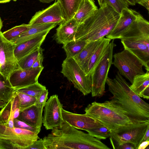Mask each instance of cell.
<instances>
[{
	"label": "cell",
	"mask_w": 149,
	"mask_h": 149,
	"mask_svg": "<svg viewBox=\"0 0 149 149\" xmlns=\"http://www.w3.org/2000/svg\"><path fill=\"white\" fill-rule=\"evenodd\" d=\"M3 26V22L0 17V31H1V29Z\"/></svg>",
	"instance_id": "50"
},
{
	"label": "cell",
	"mask_w": 149,
	"mask_h": 149,
	"mask_svg": "<svg viewBox=\"0 0 149 149\" xmlns=\"http://www.w3.org/2000/svg\"><path fill=\"white\" fill-rule=\"evenodd\" d=\"M88 42L82 40H73L63 44L62 48L68 58H73L86 46Z\"/></svg>",
	"instance_id": "26"
},
{
	"label": "cell",
	"mask_w": 149,
	"mask_h": 149,
	"mask_svg": "<svg viewBox=\"0 0 149 149\" xmlns=\"http://www.w3.org/2000/svg\"><path fill=\"white\" fill-rule=\"evenodd\" d=\"M102 39L88 42L84 48L73 58L86 74L89 61Z\"/></svg>",
	"instance_id": "22"
},
{
	"label": "cell",
	"mask_w": 149,
	"mask_h": 149,
	"mask_svg": "<svg viewBox=\"0 0 149 149\" xmlns=\"http://www.w3.org/2000/svg\"><path fill=\"white\" fill-rule=\"evenodd\" d=\"M61 72L84 95L91 93V74L86 75L73 58L66 57L63 61Z\"/></svg>",
	"instance_id": "9"
},
{
	"label": "cell",
	"mask_w": 149,
	"mask_h": 149,
	"mask_svg": "<svg viewBox=\"0 0 149 149\" xmlns=\"http://www.w3.org/2000/svg\"><path fill=\"white\" fill-rule=\"evenodd\" d=\"M19 101L20 111L35 104L37 99L35 97L15 91Z\"/></svg>",
	"instance_id": "31"
},
{
	"label": "cell",
	"mask_w": 149,
	"mask_h": 149,
	"mask_svg": "<svg viewBox=\"0 0 149 149\" xmlns=\"http://www.w3.org/2000/svg\"><path fill=\"white\" fill-rule=\"evenodd\" d=\"M124 49L136 56L149 71V23L139 13L136 20L119 38Z\"/></svg>",
	"instance_id": "4"
},
{
	"label": "cell",
	"mask_w": 149,
	"mask_h": 149,
	"mask_svg": "<svg viewBox=\"0 0 149 149\" xmlns=\"http://www.w3.org/2000/svg\"><path fill=\"white\" fill-rule=\"evenodd\" d=\"M43 58V55L42 53L40 54L37 59L33 63L31 67L33 68H36L43 67L42 63Z\"/></svg>",
	"instance_id": "40"
},
{
	"label": "cell",
	"mask_w": 149,
	"mask_h": 149,
	"mask_svg": "<svg viewBox=\"0 0 149 149\" xmlns=\"http://www.w3.org/2000/svg\"><path fill=\"white\" fill-rule=\"evenodd\" d=\"M40 2L44 3H50L55 0H39Z\"/></svg>",
	"instance_id": "47"
},
{
	"label": "cell",
	"mask_w": 149,
	"mask_h": 149,
	"mask_svg": "<svg viewBox=\"0 0 149 149\" xmlns=\"http://www.w3.org/2000/svg\"><path fill=\"white\" fill-rule=\"evenodd\" d=\"M15 91L8 81L0 74V100L7 102L13 97Z\"/></svg>",
	"instance_id": "28"
},
{
	"label": "cell",
	"mask_w": 149,
	"mask_h": 149,
	"mask_svg": "<svg viewBox=\"0 0 149 149\" xmlns=\"http://www.w3.org/2000/svg\"><path fill=\"white\" fill-rule=\"evenodd\" d=\"M84 111L85 114L95 118L111 131L136 123L127 112L111 100L102 103L94 102L88 104Z\"/></svg>",
	"instance_id": "5"
},
{
	"label": "cell",
	"mask_w": 149,
	"mask_h": 149,
	"mask_svg": "<svg viewBox=\"0 0 149 149\" xmlns=\"http://www.w3.org/2000/svg\"><path fill=\"white\" fill-rule=\"evenodd\" d=\"M57 25L58 24L56 23L31 25L30 27L26 31L10 41L17 46L36 37L42 31L47 30H51Z\"/></svg>",
	"instance_id": "20"
},
{
	"label": "cell",
	"mask_w": 149,
	"mask_h": 149,
	"mask_svg": "<svg viewBox=\"0 0 149 149\" xmlns=\"http://www.w3.org/2000/svg\"><path fill=\"white\" fill-rule=\"evenodd\" d=\"M111 40L104 37L101 41L92 55L88 62L86 75L91 74L95 67L103 55Z\"/></svg>",
	"instance_id": "23"
},
{
	"label": "cell",
	"mask_w": 149,
	"mask_h": 149,
	"mask_svg": "<svg viewBox=\"0 0 149 149\" xmlns=\"http://www.w3.org/2000/svg\"><path fill=\"white\" fill-rule=\"evenodd\" d=\"M14 127L29 130L38 134L41 130L31 126L25 122L17 119H14Z\"/></svg>",
	"instance_id": "35"
},
{
	"label": "cell",
	"mask_w": 149,
	"mask_h": 149,
	"mask_svg": "<svg viewBox=\"0 0 149 149\" xmlns=\"http://www.w3.org/2000/svg\"><path fill=\"white\" fill-rule=\"evenodd\" d=\"M115 77H108L106 83L112 93V102L117 104L129 114L136 123L149 121V104L135 94L130 85L118 71Z\"/></svg>",
	"instance_id": "1"
},
{
	"label": "cell",
	"mask_w": 149,
	"mask_h": 149,
	"mask_svg": "<svg viewBox=\"0 0 149 149\" xmlns=\"http://www.w3.org/2000/svg\"><path fill=\"white\" fill-rule=\"evenodd\" d=\"M12 100V97L0 111V122L2 123H7L11 116Z\"/></svg>",
	"instance_id": "34"
},
{
	"label": "cell",
	"mask_w": 149,
	"mask_h": 149,
	"mask_svg": "<svg viewBox=\"0 0 149 149\" xmlns=\"http://www.w3.org/2000/svg\"><path fill=\"white\" fill-rule=\"evenodd\" d=\"M120 15L110 6L103 3L102 6L79 24L74 40L89 42L102 39L113 29Z\"/></svg>",
	"instance_id": "3"
},
{
	"label": "cell",
	"mask_w": 149,
	"mask_h": 149,
	"mask_svg": "<svg viewBox=\"0 0 149 149\" xmlns=\"http://www.w3.org/2000/svg\"><path fill=\"white\" fill-rule=\"evenodd\" d=\"M149 144V140L142 142L139 146L137 149H145L148 146Z\"/></svg>",
	"instance_id": "42"
},
{
	"label": "cell",
	"mask_w": 149,
	"mask_h": 149,
	"mask_svg": "<svg viewBox=\"0 0 149 149\" xmlns=\"http://www.w3.org/2000/svg\"><path fill=\"white\" fill-rule=\"evenodd\" d=\"M38 134L25 129L10 128L0 122V139L10 141L21 149H26L39 139Z\"/></svg>",
	"instance_id": "11"
},
{
	"label": "cell",
	"mask_w": 149,
	"mask_h": 149,
	"mask_svg": "<svg viewBox=\"0 0 149 149\" xmlns=\"http://www.w3.org/2000/svg\"><path fill=\"white\" fill-rule=\"evenodd\" d=\"M16 46L15 45L6 39L0 31V74L8 81L11 73L21 68L15 56Z\"/></svg>",
	"instance_id": "10"
},
{
	"label": "cell",
	"mask_w": 149,
	"mask_h": 149,
	"mask_svg": "<svg viewBox=\"0 0 149 149\" xmlns=\"http://www.w3.org/2000/svg\"><path fill=\"white\" fill-rule=\"evenodd\" d=\"M50 30L49 29L42 31L36 37L16 46L14 50V54L17 61L36 48L40 47L47 35Z\"/></svg>",
	"instance_id": "18"
},
{
	"label": "cell",
	"mask_w": 149,
	"mask_h": 149,
	"mask_svg": "<svg viewBox=\"0 0 149 149\" xmlns=\"http://www.w3.org/2000/svg\"><path fill=\"white\" fill-rule=\"evenodd\" d=\"M30 26L29 24H23L4 32L2 33L3 35L6 39L11 41L26 31Z\"/></svg>",
	"instance_id": "30"
},
{
	"label": "cell",
	"mask_w": 149,
	"mask_h": 149,
	"mask_svg": "<svg viewBox=\"0 0 149 149\" xmlns=\"http://www.w3.org/2000/svg\"><path fill=\"white\" fill-rule=\"evenodd\" d=\"M21 149L20 148L11 141L0 139V149Z\"/></svg>",
	"instance_id": "36"
},
{
	"label": "cell",
	"mask_w": 149,
	"mask_h": 149,
	"mask_svg": "<svg viewBox=\"0 0 149 149\" xmlns=\"http://www.w3.org/2000/svg\"><path fill=\"white\" fill-rule=\"evenodd\" d=\"M62 114L64 121L74 128L86 131L103 125L93 118L86 114L73 113L62 109Z\"/></svg>",
	"instance_id": "15"
},
{
	"label": "cell",
	"mask_w": 149,
	"mask_h": 149,
	"mask_svg": "<svg viewBox=\"0 0 149 149\" xmlns=\"http://www.w3.org/2000/svg\"><path fill=\"white\" fill-rule=\"evenodd\" d=\"M43 139L46 149H110L99 139L63 121Z\"/></svg>",
	"instance_id": "2"
},
{
	"label": "cell",
	"mask_w": 149,
	"mask_h": 149,
	"mask_svg": "<svg viewBox=\"0 0 149 149\" xmlns=\"http://www.w3.org/2000/svg\"><path fill=\"white\" fill-rule=\"evenodd\" d=\"M131 90L140 97L149 99V71L136 76L132 85Z\"/></svg>",
	"instance_id": "21"
},
{
	"label": "cell",
	"mask_w": 149,
	"mask_h": 149,
	"mask_svg": "<svg viewBox=\"0 0 149 149\" xmlns=\"http://www.w3.org/2000/svg\"><path fill=\"white\" fill-rule=\"evenodd\" d=\"M46 89L45 86L42 85L38 82L15 91L24 93L34 97L37 99L41 93Z\"/></svg>",
	"instance_id": "29"
},
{
	"label": "cell",
	"mask_w": 149,
	"mask_h": 149,
	"mask_svg": "<svg viewBox=\"0 0 149 149\" xmlns=\"http://www.w3.org/2000/svg\"><path fill=\"white\" fill-rule=\"evenodd\" d=\"M28 149H46L43 139H41L35 141L31 145L26 148Z\"/></svg>",
	"instance_id": "38"
},
{
	"label": "cell",
	"mask_w": 149,
	"mask_h": 149,
	"mask_svg": "<svg viewBox=\"0 0 149 149\" xmlns=\"http://www.w3.org/2000/svg\"><path fill=\"white\" fill-rule=\"evenodd\" d=\"M103 3L113 9L115 11L120 14L122 10L128 8L129 5L125 0H103Z\"/></svg>",
	"instance_id": "33"
},
{
	"label": "cell",
	"mask_w": 149,
	"mask_h": 149,
	"mask_svg": "<svg viewBox=\"0 0 149 149\" xmlns=\"http://www.w3.org/2000/svg\"><path fill=\"white\" fill-rule=\"evenodd\" d=\"M113 40L109 43L103 55L91 74L92 82L91 93L93 97L102 96L105 92L106 81L113 62V49L116 46Z\"/></svg>",
	"instance_id": "6"
},
{
	"label": "cell",
	"mask_w": 149,
	"mask_h": 149,
	"mask_svg": "<svg viewBox=\"0 0 149 149\" xmlns=\"http://www.w3.org/2000/svg\"><path fill=\"white\" fill-rule=\"evenodd\" d=\"M98 4H99V5L100 6V7L102 6L103 4V0H97Z\"/></svg>",
	"instance_id": "49"
},
{
	"label": "cell",
	"mask_w": 149,
	"mask_h": 149,
	"mask_svg": "<svg viewBox=\"0 0 149 149\" xmlns=\"http://www.w3.org/2000/svg\"><path fill=\"white\" fill-rule=\"evenodd\" d=\"M83 0H57L66 21L73 18Z\"/></svg>",
	"instance_id": "25"
},
{
	"label": "cell",
	"mask_w": 149,
	"mask_h": 149,
	"mask_svg": "<svg viewBox=\"0 0 149 149\" xmlns=\"http://www.w3.org/2000/svg\"><path fill=\"white\" fill-rule=\"evenodd\" d=\"M116 149H136L134 145L130 143H125L118 145Z\"/></svg>",
	"instance_id": "39"
},
{
	"label": "cell",
	"mask_w": 149,
	"mask_h": 149,
	"mask_svg": "<svg viewBox=\"0 0 149 149\" xmlns=\"http://www.w3.org/2000/svg\"><path fill=\"white\" fill-rule=\"evenodd\" d=\"M128 3L129 5L134 6L136 3L135 0H125Z\"/></svg>",
	"instance_id": "45"
},
{
	"label": "cell",
	"mask_w": 149,
	"mask_h": 149,
	"mask_svg": "<svg viewBox=\"0 0 149 149\" xmlns=\"http://www.w3.org/2000/svg\"><path fill=\"white\" fill-rule=\"evenodd\" d=\"M139 13L126 8L122 10L115 26L106 37L111 40L119 39L137 18Z\"/></svg>",
	"instance_id": "16"
},
{
	"label": "cell",
	"mask_w": 149,
	"mask_h": 149,
	"mask_svg": "<svg viewBox=\"0 0 149 149\" xmlns=\"http://www.w3.org/2000/svg\"><path fill=\"white\" fill-rule=\"evenodd\" d=\"M149 129V121L144 123H136L125 126L111 131L109 137L113 149L119 145L130 143L137 149L147 130Z\"/></svg>",
	"instance_id": "7"
},
{
	"label": "cell",
	"mask_w": 149,
	"mask_h": 149,
	"mask_svg": "<svg viewBox=\"0 0 149 149\" xmlns=\"http://www.w3.org/2000/svg\"><path fill=\"white\" fill-rule=\"evenodd\" d=\"M43 50L41 47H38L18 61L20 68L23 69L31 68L40 54L43 53Z\"/></svg>",
	"instance_id": "27"
},
{
	"label": "cell",
	"mask_w": 149,
	"mask_h": 149,
	"mask_svg": "<svg viewBox=\"0 0 149 149\" xmlns=\"http://www.w3.org/2000/svg\"><path fill=\"white\" fill-rule=\"evenodd\" d=\"M65 21L61 7L57 1L45 9L36 12L28 24L56 23L59 25Z\"/></svg>",
	"instance_id": "14"
},
{
	"label": "cell",
	"mask_w": 149,
	"mask_h": 149,
	"mask_svg": "<svg viewBox=\"0 0 149 149\" xmlns=\"http://www.w3.org/2000/svg\"><path fill=\"white\" fill-rule=\"evenodd\" d=\"M113 64L118 70L120 74L128 80L131 84L136 76L144 74L143 62L129 50L124 49L113 56Z\"/></svg>",
	"instance_id": "8"
},
{
	"label": "cell",
	"mask_w": 149,
	"mask_h": 149,
	"mask_svg": "<svg viewBox=\"0 0 149 149\" xmlns=\"http://www.w3.org/2000/svg\"><path fill=\"white\" fill-rule=\"evenodd\" d=\"M44 67L23 69H17L10 74L8 81L15 90L21 88L38 82V79Z\"/></svg>",
	"instance_id": "13"
},
{
	"label": "cell",
	"mask_w": 149,
	"mask_h": 149,
	"mask_svg": "<svg viewBox=\"0 0 149 149\" xmlns=\"http://www.w3.org/2000/svg\"><path fill=\"white\" fill-rule=\"evenodd\" d=\"M147 140H149V129L146 132L143 139L142 142Z\"/></svg>",
	"instance_id": "44"
},
{
	"label": "cell",
	"mask_w": 149,
	"mask_h": 149,
	"mask_svg": "<svg viewBox=\"0 0 149 149\" xmlns=\"http://www.w3.org/2000/svg\"><path fill=\"white\" fill-rule=\"evenodd\" d=\"M136 3H138L145 7L149 11V0H135Z\"/></svg>",
	"instance_id": "41"
},
{
	"label": "cell",
	"mask_w": 149,
	"mask_h": 149,
	"mask_svg": "<svg viewBox=\"0 0 149 149\" xmlns=\"http://www.w3.org/2000/svg\"><path fill=\"white\" fill-rule=\"evenodd\" d=\"M87 132L99 139H105L109 137L111 133V130L104 125L91 129Z\"/></svg>",
	"instance_id": "32"
},
{
	"label": "cell",
	"mask_w": 149,
	"mask_h": 149,
	"mask_svg": "<svg viewBox=\"0 0 149 149\" xmlns=\"http://www.w3.org/2000/svg\"><path fill=\"white\" fill-rule=\"evenodd\" d=\"M79 24L73 18L61 23L56 29L54 39L57 43L62 44L74 40Z\"/></svg>",
	"instance_id": "17"
},
{
	"label": "cell",
	"mask_w": 149,
	"mask_h": 149,
	"mask_svg": "<svg viewBox=\"0 0 149 149\" xmlns=\"http://www.w3.org/2000/svg\"><path fill=\"white\" fill-rule=\"evenodd\" d=\"M12 0H0V3H5L10 2Z\"/></svg>",
	"instance_id": "48"
},
{
	"label": "cell",
	"mask_w": 149,
	"mask_h": 149,
	"mask_svg": "<svg viewBox=\"0 0 149 149\" xmlns=\"http://www.w3.org/2000/svg\"><path fill=\"white\" fill-rule=\"evenodd\" d=\"M42 123L47 130L61 127L63 120L62 114V104L57 95L51 96L44 106Z\"/></svg>",
	"instance_id": "12"
},
{
	"label": "cell",
	"mask_w": 149,
	"mask_h": 149,
	"mask_svg": "<svg viewBox=\"0 0 149 149\" xmlns=\"http://www.w3.org/2000/svg\"><path fill=\"white\" fill-rule=\"evenodd\" d=\"M20 108L16 109L13 113V117L14 119H17L19 116L20 114Z\"/></svg>",
	"instance_id": "43"
},
{
	"label": "cell",
	"mask_w": 149,
	"mask_h": 149,
	"mask_svg": "<svg viewBox=\"0 0 149 149\" xmlns=\"http://www.w3.org/2000/svg\"><path fill=\"white\" fill-rule=\"evenodd\" d=\"M93 0H83L73 18L79 24L90 16L97 9Z\"/></svg>",
	"instance_id": "24"
},
{
	"label": "cell",
	"mask_w": 149,
	"mask_h": 149,
	"mask_svg": "<svg viewBox=\"0 0 149 149\" xmlns=\"http://www.w3.org/2000/svg\"><path fill=\"white\" fill-rule=\"evenodd\" d=\"M48 90L46 89L43 91L37 99L36 104L43 106L44 107L48 99Z\"/></svg>",
	"instance_id": "37"
},
{
	"label": "cell",
	"mask_w": 149,
	"mask_h": 149,
	"mask_svg": "<svg viewBox=\"0 0 149 149\" xmlns=\"http://www.w3.org/2000/svg\"><path fill=\"white\" fill-rule=\"evenodd\" d=\"M44 107L36 104L20 111L17 119L41 129L43 121L42 113Z\"/></svg>",
	"instance_id": "19"
},
{
	"label": "cell",
	"mask_w": 149,
	"mask_h": 149,
	"mask_svg": "<svg viewBox=\"0 0 149 149\" xmlns=\"http://www.w3.org/2000/svg\"><path fill=\"white\" fill-rule=\"evenodd\" d=\"M7 103V102L3 100H0V108H3Z\"/></svg>",
	"instance_id": "46"
},
{
	"label": "cell",
	"mask_w": 149,
	"mask_h": 149,
	"mask_svg": "<svg viewBox=\"0 0 149 149\" xmlns=\"http://www.w3.org/2000/svg\"><path fill=\"white\" fill-rule=\"evenodd\" d=\"M13 1H17V0H12Z\"/></svg>",
	"instance_id": "51"
}]
</instances>
